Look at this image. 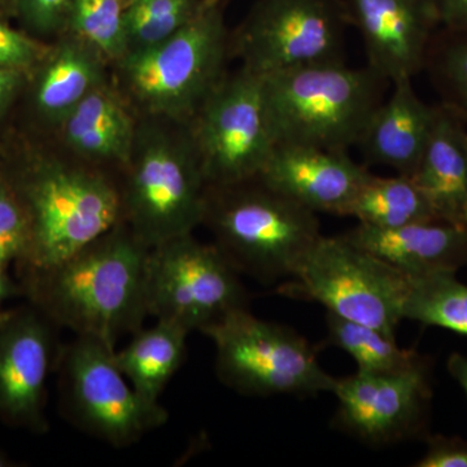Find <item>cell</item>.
I'll list each match as a JSON object with an SVG mask.
<instances>
[{"label": "cell", "instance_id": "6da1fadb", "mask_svg": "<svg viewBox=\"0 0 467 467\" xmlns=\"http://www.w3.org/2000/svg\"><path fill=\"white\" fill-rule=\"evenodd\" d=\"M149 251L119 221L61 263L21 272L23 294L51 324L116 349L119 337L140 331L149 316L144 295Z\"/></svg>", "mask_w": 467, "mask_h": 467}, {"label": "cell", "instance_id": "7a4b0ae2", "mask_svg": "<svg viewBox=\"0 0 467 467\" xmlns=\"http://www.w3.org/2000/svg\"><path fill=\"white\" fill-rule=\"evenodd\" d=\"M9 160L5 174L23 205L29 247L20 267L61 263L121 221L119 177L67 152L51 137Z\"/></svg>", "mask_w": 467, "mask_h": 467}, {"label": "cell", "instance_id": "3957f363", "mask_svg": "<svg viewBox=\"0 0 467 467\" xmlns=\"http://www.w3.org/2000/svg\"><path fill=\"white\" fill-rule=\"evenodd\" d=\"M119 177L121 221L149 248L202 226L207 182L187 122L137 116Z\"/></svg>", "mask_w": 467, "mask_h": 467}, {"label": "cell", "instance_id": "277c9868", "mask_svg": "<svg viewBox=\"0 0 467 467\" xmlns=\"http://www.w3.org/2000/svg\"><path fill=\"white\" fill-rule=\"evenodd\" d=\"M202 225L239 273L263 284L290 279L322 236L315 212L259 178L207 186Z\"/></svg>", "mask_w": 467, "mask_h": 467}, {"label": "cell", "instance_id": "5b68a950", "mask_svg": "<svg viewBox=\"0 0 467 467\" xmlns=\"http://www.w3.org/2000/svg\"><path fill=\"white\" fill-rule=\"evenodd\" d=\"M275 144L348 150L383 101L386 79L346 61L260 77Z\"/></svg>", "mask_w": 467, "mask_h": 467}, {"label": "cell", "instance_id": "8992f818", "mask_svg": "<svg viewBox=\"0 0 467 467\" xmlns=\"http://www.w3.org/2000/svg\"><path fill=\"white\" fill-rule=\"evenodd\" d=\"M230 57L223 5H208L168 41L116 61L110 78L135 116L189 122L229 72Z\"/></svg>", "mask_w": 467, "mask_h": 467}, {"label": "cell", "instance_id": "52a82bcc", "mask_svg": "<svg viewBox=\"0 0 467 467\" xmlns=\"http://www.w3.org/2000/svg\"><path fill=\"white\" fill-rule=\"evenodd\" d=\"M216 348L218 379L244 396H316L333 392L315 349L287 326L264 321L248 308L233 310L202 331Z\"/></svg>", "mask_w": 467, "mask_h": 467}, {"label": "cell", "instance_id": "ba28073f", "mask_svg": "<svg viewBox=\"0 0 467 467\" xmlns=\"http://www.w3.org/2000/svg\"><path fill=\"white\" fill-rule=\"evenodd\" d=\"M408 285L407 275L344 236L322 235L278 292L316 301L337 317L370 326L396 339Z\"/></svg>", "mask_w": 467, "mask_h": 467}, {"label": "cell", "instance_id": "9c48e42d", "mask_svg": "<svg viewBox=\"0 0 467 467\" xmlns=\"http://www.w3.org/2000/svg\"><path fill=\"white\" fill-rule=\"evenodd\" d=\"M110 348L77 337L58 355L61 409L85 434L126 448L168 422L167 409L144 400L117 367Z\"/></svg>", "mask_w": 467, "mask_h": 467}, {"label": "cell", "instance_id": "30bf717a", "mask_svg": "<svg viewBox=\"0 0 467 467\" xmlns=\"http://www.w3.org/2000/svg\"><path fill=\"white\" fill-rule=\"evenodd\" d=\"M348 26L343 0H257L230 32V52L259 77L346 61Z\"/></svg>", "mask_w": 467, "mask_h": 467}, {"label": "cell", "instance_id": "8fae6325", "mask_svg": "<svg viewBox=\"0 0 467 467\" xmlns=\"http://www.w3.org/2000/svg\"><path fill=\"white\" fill-rule=\"evenodd\" d=\"M239 272L216 244L192 234L150 248L144 275L149 316L202 331L233 310L247 308Z\"/></svg>", "mask_w": 467, "mask_h": 467}, {"label": "cell", "instance_id": "7c38bea8", "mask_svg": "<svg viewBox=\"0 0 467 467\" xmlns=\"http://www.w3.org/2000/svg\"><path fill=\"white\" fill-rule=\"evenodd\" d=\"M187 124L207 186L259 177L275 147L263 81L243 67L226 73Z\"/></svg>", "mask_w": 467, "mask_h": 467}, {"label": "cell", "instance_id": "4fadbf2b", "mask_svg": "<svg viewBox=\"0 0 467 467\" xmlns=\"http://www.w3.org/2000/svg\"><path fill=\"white\" fill-rule=\"evenodd\" d=\"M335 425L371 447L425 432L432 400L431 367L416 364L391 374L358 373L337 379Z\"/></svg>", "mask_w": 467, "mask_h": 467}, {"label": "cell", "instance_id": "5bb4252c", "mask_svg": "<svg viewBox=\"0 0 467 467\" xmlns=\"http://www.w3.org/2000/svg\"><path fill=\"white\" fill-rule=\"evenodd\" d=\"M54 324L38 309L14 310L0 325V422L42 434L47 380L57 356Z\"/></svg>", "mask_w": 467, "mask_h": 467}, {"label": "cell", "instance_id": "9a60e30c", "mask_svg": "<svg viewBox=\"0 0 467 467\" xmlns=\"http://www.w3.org/2000/svg\"><path fill=\"white\" fill-rule=\"evenodd\" d=\"M368 67L389 84L413 79L425 69L427 54L441 27L432 0H347Z\"/></svg>", "mask_w": 467, "mask_h": 467}, {"label": "cell", "instance_id": "2e32d148", "mask_svg": "<svg viewBox=\"0 0 467 467\" xmlns=\"http://www.w3.org/2000/svg\"><path fill=\"white\" fill-rule=\"evenodd\" d=\"M368 174L349 158L348 150L275 144L257 178L316 214L347 216Z\"/></svg>", "mask_w": 467, "mask_h": 467}, {"label": "cell", "instance_id": "e0dca14e", "mask_svg": "<svg viewBox=\"0 0 467 467\" xmlns=\"http://www.w3.org/2000/svg\"><path fill=\"white\" fill-rule=\"evenodd\" d=\"M109 76V63L97 48L73 34H61L51 42L24 91L36 130L52 137L88 92Z\"/></svg>", "mask_w": 467, "mask_h": 467}, {"label": "cell", "instance_id": "ac0fdd59", "mask_svg": "<svg viewBox=\"0 0 467 467\" xmlns=\"http://www.w3.org/2000/svg\"><path fill=\"white\" fill-rule=\"evenodd\" d=\"M137 116L110 76L95 86L52 135L77 159L119 174L133 144Z\"/></svg>", "mask_w": 467, "mask_h": 467}, {"label": "cell", "instance_id": "d6986e66", "mask_svg": "<svg viewBox=\"0 0 467 467\" xmlns=\"http://www.w3.org/2000/svg\"><path fill=\"white\" fill-rule=\"evenodd\" d=\"M342 236L407 276L467 266V225L431 220L376 229L358 223Z\"/></svg>", "mask_w": 467, "mask_h": 467}, {"label": "cell", "instance_id": "ffe728a7", "mask_svg": "<svg viewBox=\"0 0 467 467\" xmlns=\"http://www.w3.org/2000/svg\"><path fill=\"white\" fill-rule=\"evenodd\" d=\"M392 86L389 99L368 119L358 147L368 164L384 165L411 177L434 128L438 106L418 97L413 79H401Z\"/></svg>", "mask_w": 467, "mask_h": 467}, {"label": "cell", "instance_id": "44dd1931", "mask_svg": "<svg viewBox=\"0 0 467 467\" xmlns=\"http://www.w3.org/2000/svg\"><path fill=\"white\" fill-rule=\"evenodd\" d=\"M466 119L439 104L434 128L411 180L441 221L467 225Z\"/></svg>", "mask_w": 467, "mask_h": 467}, {"label": "cell", "instance_id": "7402d4cb", "mask_svg": "<svg viewBox=\"0 0 467 467\" xmlns=\"http://www.w3.org/2000/svg\"><path fill=\"white\" fill-rule=\"evenodd\" d=\"M189 334L181 325L156 319L150 328L134 333L125 348L115 350L117 367L144 400L159 402L186 358Z\"/></svg>", "mask_w": 467, "mask_h": 467}, {"label": "cell", "instance_id": "603a6c76", "mask_svg": "<svg viewBox=\"0 0 467 467\" xmlns=\"http://www.w3.org/2000/svg\"><path fill=\"white\" fill-rule=\"evenodd\" d=\"M347 216L358 218V223L376 229H395L438 220L417 184L408 175L378 177L368 180L350 202Z\"/></svg>", "mask_w": 467, "mask_h": 467}, {"label": "cell", "instance_id": "cb8c5ba5", "mask_svg": "<svg viewBox=\"0 0 467 467\" xmlns=\"http://www.w3.org/2000/svg\"><path fill=\"white\" fill-rule=\"evenodd\" d=\"M456 272L408 276L404 319L467 335V285Z\"/></svg>", "mask_w": 467, "mask_h": 467}, {"label": "cell", "instance_id": "d4e9b609", "mask_svg": "<svg viewBox=\"0 0 467 467\" xmlns=\"http://www.w3.org/2000/svg\"><path fill=\"white\" fill-rule=\"evenodd\" d=\"M326 325L328 343L348 353L361 373H398L422 358L416 349L401 348L396 339L382 331L337 317L333 313L327 312Z\"/></svg>", "mask_w": 467, "mask_h": 467}, {"label": "cell", "instance_id": "484cf974", "mask_svg": "<svg viewBox=\"0 0 467 467\" xmlns=\"http://www.w3.org/2000/svg\"><path fill=\"white\" fill-rule=\"evenodd\" d=\"M208 5L205 0H126L125 55L168 41Z\"/></svg>", "mask_w": 467, "mask_h": 467}, {"label": "cell", "instance_id": "4316f807", "mask_svg": "<svg viewBox=\"0 0 467 467\" xmlns=\"http://www.w3.org/2000/svg\"><path fill=\"white\" fill-rule=\"evenodd\" d=\"M126 0H73L64 33L73 34L113 66L125 55Z\"/></svg>", "mask_w": 467, "mask_h": 467}, {"label": "cell", "instance_id": "83f0119b", "mask_svg": "<svg viewBox=\"0 0 467 467\" xmlns=\"http://www.w3.org/2000/svg\"><path fill=\"white\" fill-rule=\"evenodd\" d=\"M425 69L441 92V104L467 121V30L439 27L427 54Z\"/></svg>", "mask_w": 467, "mask_h": 467}, {"label": "cell", "instance_id": "f1b7e54d", "mask_svg": "<svg viewBox=\"0 0 467 467\" xmlns=\"http://www.w3.org/2000/svg\"><path fill=\"white\" fill-rule=\"evenodd\" d=\"M29 247V225L23 205L5 174L0 178V270L21 265Z\"/></svg>", "mask_w": 467, "mask_h": 467}, {"label": "cell", "instance_id": "f546056e", "mask_svg": "<svg viewBox=\"0 0 467 467\" xmlns=\"http://www.w3.org/2000/svg\"><path fill=\"white\" fill-rule=\"evenodd\" d=\"M51 42L41 41L26 30H17L0 17V67L32 75L47 54Z\"/></svg>", "mask_w": 467, "mask_h": 467}, {"label": "cell", "instance_id": "4dcf8cb0", "mask_svg": "<svg viewBox=\"0 0 467 467\" xmlns=\"http://www.w3.org/2000/svg\"><path fill=\"white\" fill-rule=\"evenodd\" d=\"M73 0H20L17 18L26 32L45 42H52L66 29L67 12Z\"/></svg>", "mask_w": 467, "mask_h": 467}, {"label": "cell", "instance_id": "1f68e13d", "mask_svg": "<svg viewBox=\"0 0 467 467\" xmlns=\"http://www.w3.org/2000/svg\"><path fill=\"white\" fill-rule=\"evenodd\" d=\"M427 448L418 467H467V441L459 436H427Z\"/></svg>", "mask_w": 467, "mask_h": 467}, {"label": "cell", "instance_id": "d6a6232c", "mask_svg": "<svg viewBox=\"0 0 467 467\" xmlns=\"http://www.w3.org/2000/svg\"><path fill=\"white\" fill-rule=\"evenodd\" d=\"M29 73L0 67V119H3L18 98L26 91Z\"/></svg>", "mask_w": 467, "mask_h": 467}, {"label": "cell", "instance_id": "836d02e7", "mask_svg": "<svg viewBox=\"0 0 467 467\" xmlns=\"http://www.w3.org/2000/svg\"><path fill=\"white\" fill-rule=\"evenodd\" d=\"M441 27L467 30V0H432Z\"/></svg>", "mask_w": 467, "mask_h": 467}, {"label": "cell", "instance_id": "e575fe53", "mask_svg": "<svg viewBox=\"0 0 467 467\" xmlns=\"http://www.w3.org/2000/svg\"><path fill=\"white\" fill-rule=\"evenodd\" d=\"M448 373L460 384L467 396V358L461 353H451L447 361Z\"/></svg>", "mask_w": 467, "mask_h": 467}, {"label": "cell", "instance_id": "d590c367", "mask_svg": "<svg viewBox=\"0 0 467 467\" xmlns=\"http://www.w3.org/2000/svg\"><path fill=\"white\" fill-rule=\"evenodd\" d=\"M18 294L17 285L9 279L8 273L0 270V304Z\"/></svg>", "mask_w": 467, "mask_h": 467}, {"label": "cell", "instance_id": "8d00e7d4", "mask_svg": "<svg viewBox=\"0 0 467 467\" xmlns=\"http://www.w3.org/2000/svg\"><path fill=\"white\" fill-rule=\"evenodd\" d=\"M18 2L20 0H0V17L5 20L17 17Z\"/></svg>", "mask_w": 467, "mask_h": 467}, {"label": "cell", "instance_id": "74e56055", "mask_svg": "<svg viewBox=\"0 0 467 467\" xmlns=\"http://www.w3.org/2000/svg\"><path fill=\"white\" fill-rule=\"evenodd\" d=\"M15 465H16V463H15L14 461L5 456V454L0 453V467H11Z\"/></svg>", "mask_w": 467, "mask_h": 467}, {"label": "cell", "instance_id": "f35d334b", "mask_svg": "<svg viewBox=\"0 0 467 467\" xmlns=\"http://www.w3.org/2000/svg\"><path fill=\"white\" fill-rule=\"evenodd\" d=\"M5 174V155H3L2 150H0V178Z\"/></svg>", "mask_w": 467, "mask_h": 467}, {"label": "cell", "instance_id": "ab89813d", "mask_svg": "<svg viewBox=\"0 0 467 467\" xmlns=\"http://www.w3.org/2000/svg\"><path fill=\"white\" fill-rule=\"evenodd\" d=\"M9 316V312H5V310H2V308H0V325L3 324V322L5 321V319H7Z\"/></svg>", "mask_w": 467, "mask_h": 467}, {"label": "cell", "instance_id": "60d3db41", "mask_svg": "<svg viewBox=\"0 0 467 467\" xmlns=\"http://www.w3.org/2000/svg\"><path fill=\"white\" fill-rule=\"evenodd\" d=\"M209 5H225L227 0H205Z\"/></svg>", "mask_w": 467, "mask_h": 467}]
</instances>
